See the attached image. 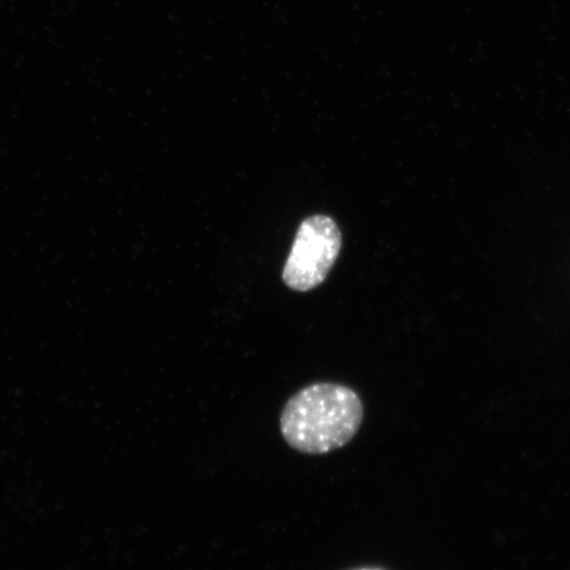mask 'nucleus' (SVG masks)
Returning <instances> with one entry per match:
<instances>
[{
    "instance_id": "f257e3e1",
    "label": "nucleus",
    "mask_w": 570,
    "mask_h": 570,
    "mask_svg": "<svg viewBox=\"0 0 570 570\" xmlns=\"http://www.w3.org/2000/svg\"><path fill=\"white\" fill-rule=\"evenodd\" d=\"M363 420L361 397L337 383H315L289 399L281 431L295 451L326 454L351 443Z\"/></svg>"
},
{
    "instance_id": "7ed1b4c3",
    "label": "nucleus",
    "mask_w": 570,
    "mask_h": 570,
    "mask_svg": "<svg viewBox=\"0 0 570 570\" xmlns=\"http://www.w3.org/2000/svg\"><path fill=\"white\" fill-rule=\"evenodd\" d=\"M355 570H382V569H377V568H362V569H355Z\"/></svg>"
},
{
    "instance_id": "f03ea898",
    "label": "nucleus",
    "mask_w": 570,
    "mask_h": 570,
    "mask_svg": "<svg viewBox=\"0 0 570 570\" xmlns=\"http://www.w3.org/2000/svg\"><path fill=\"white\" fill-rule=\"evenodd\" d=\"M341 245L338 226L331 217L306 218L298 227L294 246L285 262L284 283L297 292L318 287L336 263Z\"/></svg>"
}]
</instances>
